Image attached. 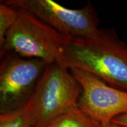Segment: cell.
Instances as JSON below:
<instances>
[{
	"instance_id": "6da1fadb",
	"label": "cell",
	"mask_w": 127,
	"mask_h": 127,
	"mask_svg": "<svg viewBox=\"0 0 127 127\" xmlns=\"http://www.w3.org/2000/svg\"><path fill=\"white\" fill-rule=\"evenodd\" d=\"M63 64L127 92V44L112 28H99L94 35L84 38L66 37Z\"/></svg>"
},
{
	"instance_id": "7a4b0ae2",
	"label": "cell",
	"mask_w": 127,
	"mask_h": 127,
	"mask_svg": "<svg viewBox=\"0 0 127 127\" xmlns=\"http://www.w3.org/2000/svg\"><path fill=\"white\" fill-rule=\"evenodd\" d=\"M81 93L80 85L67 67L58 63L48 65L30 100L31 127H45L77 107Z\"/></svg>"
},
{
	"instance_id": "3957f363",
	"label": "cell",
	"mask_w": 127,
	"mask_h": 127,
	"mask_svg": "<svg viewBox=\"0 0 127 127\" xmlns=\"http://www.w3.org/2000/svg\"><path fill=\"white\" fill-rule=\"evenodd\" d=\"M18 10V19L0 48L1 58L14 52L24 58L43 60L48 65L58 63L64 65L66 37L30 12Z\"/></svg>"
},
{
	"instance_id": "277c9868",
	"label": "cell",
	"mask_w": 127,
	"mask_h": 127,
	"mask_svg": "<svg viewBox=\"0 0 127 127\" xmlns=\"http://www.w3.org/2000/svg\"><path fill=\"white\" fill-rule=\"evenodd\" d=\"M4 2L30 12L67 38L90 37L99 28V19L90 2L77 9L67 8L52 0H7Z\"/></svg>"
},
{
	"instance_id": "5b68a950",
	"label": "cell",
	"mask_w": 127,
	"mask_h": 127,
	"mask_svg": "<svg viewBox=\"0 0 127 127\" xmlns=\"http://www.w3.org/2000/svg\"><path fill=\"white\" fill-rule=\"evenodd\" d=\"M4 56L0 65L1 114L18 110L28 104L48 65L43 60L17 54Z\"/></svg>"
},
{
	"instance_id": "8992f818",
	"label": "cell",
	"mask_w": 127,
	"mask_h": 127,
	"mask_svg": "<svg viewBox=\"0 0 127 127\" xmlns=\"http://www.w3.org/2000/svg\"><path fill=\"white\" fill-rule=\"evenodd\" d=\"M81 88L77 107L99 123L111 122L127 112V92L107 84L91 73L68 68Z\"/></svg>"
},
{
	"instance_id": "52a82bcc",
	"label": "cell",
	"mask_w": 127,
	"mask_h": 127,
	"mask_svg": "<svg viewBox=\"0 0 127 127\" xmlns=\"http://www.w3.org/2000/svg\"><path fill=\"white\" fill-rule=\"evenodd\" d=\"M100 123L78 107L52 121L45 127H99Z\"/></svg>"
},
{
	"instance_id": "ba28073f",
	"label": "cell",
	"mask_w": 127,
	"mask_h": 127,
	"mask_svg": "<svg viewBox=\"0 0 127 127\" xmlns=\"http://www.w3.org/2000/svg\"><path fill=\"white\" fill-rule=\"evenodd\" d=\"M31 102L18 110L0 114V127H31Z\"/></svg>"
},
{
	"instance_id": "9c48e42d",
	"label": "cell",
	"mask_w": 127,
	"mask_h": 127,
	"mask_svg": "<svg viewBox=\"0 0 127 127\" xmlns=\"http://www.w3.org/2000/svg\"><path fill=\"white\" fill-rule=\"evenodd\" d=\"M19 15V10L5 3H0V48L4 45L6 37L15 24Z\"/></svg>"
},
{
	"instance_id": "30bf717a",
	"label": "cell",
	"mask_w": 127,
	"mask_h": 127,
	"mask_svg": "<svg viewBox=\"0 0 127 127\" xmlns=\"http://www.w3.org/2000/svg\"><path fill=\"white\" fill-rule=\"evenodd\" d=\"M112 122L121 126L127 127V112L117 117L112 121Z\"/></svg>"
},
{
	"instance_id": "8fae6325",
	"label": "cell",
	"mask_w": 127,
	"mask_h": 127,
	"mask_svg": "<svg viewBox=\"0 0 127 127\" xmlns=\"http://www.w3.org/2000/svg\"><path fill=\"white\" fill-rule=\"evenodd\" d=\"M99 127H124L120 125L112 123V121L107 123H100Z\"/></svg>"
}]
</instances>
